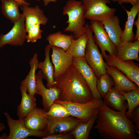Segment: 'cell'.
Here are the masks:
<instances>
[{
    "label": "cell",
    "instance_id": "52a82bcc",
    "mask_svg": "<svg viewBox=\"0 0 139 139\" xmlns=\"http://www.w3.org/2000/svg\"><path fill=\"white\" fill-rule=\"evenodd\" d=\"M89 28L94 33V40L100 48L101 54L105 60L108 57L106 51L109 54L116 55V46L110 39L105 30L102 22L97 21H90Z\"/></svg>",
    "mask_w": 139,
    "mask_h": 139
},
{
    "label": "cell",
    "instance_id": "e575fe53",
    "mask_svg": "<svg viewBox=\"0 0 139 139\" xmlns=\"http://www.w3.org/2000/svg\"><path fill=\"white\" fill-rule=\"evenodd\" d=\"M112 1L114 2H118L119 4L129 3L132 6L139 3V0H112Z\"/></svg>",
    "mask_w": 139,
    "mask_h": 139
},
{
    "label": "cell",
    "instance_id": "cb8c5ba5",
    "mask_svg": "<svg viewBox=\"0 0 139 139\" xmlns=\"http://www.w3.org/2000/svg\"><path fill=\"white\" fill-rule=\"evenodd\" d=\"M127 15V21L121 37V42H133L135 35L133 31V27L135 18L139 12V3L132 6L130 11L125 8Z\"/></svg>",
    "mask_w": 139,
    "mask_h": 139
},
{
    "label": "cell",
    "instance_id": "83f0119b",
    "mask_svg": "<svg viewBox=\"0 0 139 139\" xmlns=\"http://www.w3.org/2000/svg\"><path fill=\"white\" fill-rule=\"evenodd\" d=\"M98 114L86 123L80 121L75 126L70 133L75 139H88L90 131L96 121Z\"/></svg>",
    "mask_w": 139,
    "mask_h": 139
},
{
    "label": "cell",
    "instance_id": "484cf974",
    "mask_svg": "<svg viewBox=\"0 0 139 139\" xmlns=\"http://www.w3.org/2000/svg\"><path fill=\"white\" fill-rule=\"evenodd\" d=\"M88 39V35L86 32L76 39L73 38L69 48L66 52L74 58L85 57Z\"/></svg>",
    "mask_w": 139,
    "mask_h": 139
},
{
    "label": "cell",
    "instance_id": "836d02e7",
    "mask_svg": "<svg viewBox=\"0 0 139 139\" xmlns=\"http://www.w3.org/2000/svg\"><path fill=\"white\" fill-rule=\"evenodd\" d=\"M131 121L135 123L137 133L139 132V106H137L133 111L130 118Z\"/></svg>",
    "mask_w": 139,
    "mask_h": 139
},
{
    "label": "cell",
    "instance_id": "2e32d148",
    "mask_svg": "<svg viewBox=\"0 0 139 139\" xmlns=\"http://www.w3.org/2000/svg\"><path fill=\"white\" fill-rule=\"evenodd\" d=\"M106 72L112 79L114 87L123 92H127L139 88L124 74L113 66L107 64Z\"/></svg>",
    "mask_w": 139,
    "mask_h": 139
},
{
    "label": "cell",
    "instance_id": "d6a6232c",
    "mask_svg": "<svg viewBox=\"0 0 139 139\" xmlns=\"http://www.w3.org/2000/svg\"><path fill=\"white\" fill-rule=\"evenodd\" d=\"M74 138L70 132L55 133L42 137V139H73Z\"/></svg>",
    "mask_w": 139,
    "mask_h": 139
},
{
    "label": "cell",
    "instance_id": "3957f363",
    "mask_svg": "<svg viewBox=\"0 0 139 139\" xmlns=\"http://www.w3.org/2000/svg\"><path fill=\"white\" fill-rule=\"evenodd\" d=\"M85 10L81 1L69 0L63 8V14L67 15L68 25L64 31L72 33L74 39H76L85 32Z\"/></svg>",
    "mask_w": 139,
    "mask_h": 139
},
{
    "label": "cell",
    "instance_id": "4dcf8cb0",
    "mask_svg": "<svg viewBox=\"0 0 139 139\" xmlns=\"http://www.w3.org/2000/svg\"><path fill=\"white\" fill-rule=\"evenodd\" d=\"M46 115L55 118H63L71 116L66 107L62 105L54 102L50 106Z\"/></svg>",
    "mask_w": 139,
    "mask_h": 139
},
{
    "label": "cell",
    "instance_id": "d6986e66",
    "mask_svg": "<svg viewBox=\"0 0 139 139\" xmlns=\"http://www.w3.org/2000/svg\"><path fill=\"white\" fill-rule=\"evenodd\" d=\"M103 98V102L114 110L126 111L128 108L127 103L121 91L114 87L106 93Z\"/></svg>",
    "mask_w": 139,
    "mask_h": 139
},
{
    "label": "cell",
    "instance_id": "1f68e13d",
    "mask_svg": "<svg viewBox=\"0 0 139 139\" xmlns=\"http://www.w3.org/2000/svg\"><path fill=\"white\" fill-rule=\"evenodd\" d=\"M26 40L28 42H36L42 38L43 30L40 28V25L36 24L30 27L26 30Z\"/></svg>",
    "mask_w": 139,
    "mask_h": 139
},
{
    "label": "cell",
    "instance_id": "7a4b0ae2",
    "mask_svg": "<svg viewBox=\"0 0 139 139\" xmlns=\"http://www.w3.org/2000/svg\"><path fill=\"white\" fill-rule=\"evenodd\" d=\"M54 86L60 90L58 100L84 103L93 98L84 78L72 65L59 77L54 80Z\"/></svg>",
    "mask_w": 139,
    "mask_h": 139
},
{
    "label": "cell",
    "instance_id": "6da1fadb",
    "mask_svg": "<svg viewBox=\"0 0 139 139\" xmlns=\"http://www.w3.org/2000/svg\"><path fill=\"white\" fill-rule=\"evenodd\" d=\"M126 111L114 110L103 101L93 128L105 139H137L135 126L126 116Z\"/></svg>",
    "mask_w": 139,
    "mask_h": 139
},
{
    "label": "cell",
    "instance_id": "277c9868",
    "mask_svg": "<svg viewBox=\"0 0 139 139\" xmlns=\"http://www.w3.org/2000/svg\"><path fill=\"white\" fill-rule=\"evenodd\" d=\"M102 100L92 99L84 103H77L67 101L56 100L54 102L65 106L71 116L79 119L81 121L86 123L97 114Z\"/></svg>",
    "mask_w": 139,
    "mask_h": 139
},
{
    "label": "cell",
    "instance_id": "5b68a950",
    "mask_svg": "<svg viewBox=\"0 0 139 139\" xmlns=\"http://www.w3.org/2000/svg\"><path fill=\"white\" fill-rule=\"evenodd\" d=\"M85 27L88 39L85 50V57L98 79L101 75L107 73V64L104 60L98 46L94 40L93 32L90 29L88 23H85Z\"/></svg>",
    "mask_w": 139,
    "mask_h": 139
},
{
    "label": "cell",
    "instance_id": "ffe728a7",
    "mask_svg": "<svg viewBox=\"0 0 139 139\" xmlns=\"http://www.w3.org/2000/svg\"><path fill=\"white\" fill-rule=\"evenodd\" d=\"M20 89L22 98L20 104L18 106L17 115L19 119H23L36 107V99L34 95H30L26 88L21 85Z\"/></svg>",
    "mask_w": 139,
    "mask_h": 139
},
{
    "label": "cell",
    "instance_id": "d590c367",
    "mask_svg": "<svg viewBox=\"0 0 139 139\" xmlns=\"http://www.w3.org/2000/svg\"><path fill=\"white\" fill-rule=\"evenodd\" d=\"M137 15V19L136 21H134V24L136 26V33L134 39V41L139 39V13Z\"/></svg>",
    "mask_w": 139,
    "mask_h": 139
},
{
    "label": "cell",
    "instance_id": "ab89813d",
    "mask_svg": "<svg viewBox=\"0 0 139 139\" xmlns=\"http://www.w3.org/2000/svg\"><path fill=\"white\" fill-rule=\"evenodd\" d=\"M24 0L25 1H26L27 0ZM37 0V1H40V0Z\"/></svg>",
    "mask_w": 139,
    "mask_h": 139
},
{
    "label": "cell",
    "instance_id": "ac0fdd59",
    "mask_svg": "<svg viewBox=\"0 0 139 139\" xmlns=\"http://www.w3.org/2000/svg\"><path fill=\"white\" fill-rule=\"evenodd\" d=\"M116 56L121 60L139 62V39L134 42H121L116 46Z\"/></svg>",
    "mask_w": 139,
    "mask_h": 139
},
{
    "label": "cell",
    "instance_id": "9a60e30c",
    "mask_svg": "<svg viewBox=\"0 0 139 139\" xmlns=\"http://www.w3.org/2000/svg\"><path fill=\"white\" fill-rule=\"evenodd\" d=\"M46 111L36 107L24 119L26 127L36 132H45L47 125Z\"/></svg>",
    "mask_w": 139,
    "mask_h": 139
},
{
    "label": "cell",
    "instance_id": "44dd1931",
    "mask_svg": "<svg viewBox=\"0 0 139 139\" xmlns=\"http://www.w3.org/2000/svg\"><path fill=\"white\" fill-rule=\"evenodd\" d=\"M102 23L112 42L116 46L119 45L121 42L123 30L118 17L114 15Z\"/></svg>",
    "mask_w": 139,
    "mask_h": 139
},
{
    "label": "cell",
    "instance_id": "74e56055",
    "mask_svg": "<svg viewBox=\"0 0 139 139\" xmlns=\"http://www.w3.org/2000/svg\"><path fill=\"white\" fill-rule=\"evenodd\" d=\"M20 4V6H21L23 5H30V3L26 2L24 0H16Z\"/></svg>",
    "mask_w": 139,
    "mask_h": 139
},
{
    "label": "cell",
    "instance_id": "4fadbf2b",
    "mask_svg": "<svg viewBox=\"0 0 139 139\" xmlns=\"http://www.w3.org/2000/svg\"><path fill=\"white\" fill-rule=\"evenodd\" d=\"M43 79L42 72L40 70L36 74V93L41 96L44 109L47 112L55 100L59 99L60 91L55 86L46 88L43 84Z\"/></svg>",
    "mask_w": 139,
    "mask_h": 139
},
{
    "label": "cell",
    "instance_id": "8fae6325",
    "mask_svg": "<svg viewBox=\"0 0 139 139\" xmlns=\"http://www.w3.org/2000/svg\"><path fill=\"white\" fill-rule=\"evenodd\" d=\"M72 65L80 72L86 81L94 99L102 100L97 88L98 79L85 57L74 58Z\"/></svg>",
    "mask_w": 139,
    "mask_h": 139
},
{
    "label": "cell",
    "instance_id": "8992f818",
    "mask_svg": "<svg viewBox=\"0 0 139 139\" xmlns=\"http://www.w3.org/2000/svg\"><path fill=\"white\" fill-rule=\"evenodd\" d=\"M84 6L85 19L92 21H104L115 15L116 9L110 8L107 4L112 0H82Z\"/></svg>",
    "mask_w": 139,
    "mask_h": 139
},
{
    "label": "cell",
    "instance_id": "9c48e42d",
    "mask_svg": "<svg viewBox=\"0 0 139 139\" xmlns=\"http://www.w3.org/2000/svg\"><path fill=\"white\" fill-rule=\"evenodd\" d=\"M108 65L113 66L139 86V66L133 60H123L116 56L109 54L106 60Z\"/></svg>",
    "mask_w": 139,
    "mask_h": 139
},
{
    "label": "cell",
    "instance_id": "4316f807",
    "mask_svg": "<svg viewBox=\"0 0 139 139\" xmlns=\"http://www.w3.org/2000/svg\"><path fill=\"white\" fill-rule=\"evenodd\" d=\"M73 38L72 35L66 34L58 31L49 34L47 37L46 40L51 46L60 48L66 51L69 48Z\"/></svg>",
    "mask_w": 139,
    "mask_h": 139
},
{
    "label": "cell",
    "instance_id": "603a6c76",
    "mask_svg": "<svg viewBox=\"0 0 139 139\" xmlns=\"http://www.w3.org/2000/svg\"><path fill=\"white\" fill-rule=\"evenodd\" d=\"M39 62L38 55L37 53H35L29 63L30 67V71L25 78L21 83V85L25 87L28 93L32 95H34L36 94V71L38 68Z\"/></svg>",
    "mask_w": 139,
    "mask_h": 139
},
{
    "label": "cell",
    "instance_id": "d4e9b609",
    "mask_svg": "<svg viewBox=\"0 0 139 139\" xmlns=\"http://www.w3.org/2000/svg\"><path fill=\"white\" fill-rule=\"evenodd\" d=\"M1 11L3 15L13 24L20 18L19 3L16 0H1Z\"/></svg>",
    "mask_w": 139,
    "mask_h": 139
},
{
    "label": "cell",
    "instance_id": "f35d334b",
    "mask_svg": "<svg viewBox=\"0 0 139 139\" xmlns=\"http://www.w3.org/2000/svg\"><path fill=\"white\" fill-rule=\"evenodd\" d=\"M5 129V127L4 124L2 122L0 123V132L3 130ZM0 139H2V137H0Z\"/></svg>",
    "mask_w": 139,
    "mask_h": 139
},
{
    "label": "cell",
    "instance_id": "7c38bea8",
    "mask_svg": "<svg viewBox=\"0 0 139 139\" xmlns=\"http://www.w3.org/2000/svg\"><path fill=\"white\" fill-rule=\"evenodd\" d=\"M47 125L45 132L47 136L52 134L70 132L81 121L71 116L63 118H55L47 116Z\"/></svg>",
    "mask_w": 139,
    "mask_h": 139
},
{
    "label": "cell",
    "instance_id": "f1b7e54d",
    "mask_svg": "<svg viewBox=\"0 0 139 139\" xmlns=\"http://www.w3.org/2000/svg\"><path fill=\"white\" fill-rule=\"evenodd\" d=\"M121 92L127 101L128 110L125 114L129 119L133 111L139 105V88L127 92Z\"/></svg>",
    "mask_w": 139,
    "mask_h": 139
},
{
    "label": "cell",
    "instance_id": "7402d4cb",
    "mask_svg": "<svg viewBox=\"0 0 139 139\" xmlns=\"http://www.w3.org/2000/svg\"><path fill=\"white\" fill-rule=\"evenodd\" d=\"M51 46L48 44L45 49V58L43 62H39L38 68L42 73L43 78L47 81L46 87L49 88L54 86V68L51 63L49 57V53Z\"/></svg>",
    "mask_w": 139,
    "mask_h": 139
},
{
    "label": "cell",
    "instance_id": "8d00e7d4",
    "mask_svg": "<svg viewBox=\"0 0 139 139\" xmlns=\"http://www.w3.org/2000/svg\"><path fill=\"white\" fill-rule=\"evenodd\" d=\"M57 0H43L44 5L45 6H46L51 2H56Z\"/></svg>",
    "mask_w": 139,
    "mask_h": 139
},
{
    "label": "cell",
    "instance_id": "e0dca14e",
    "mask_svg": "<svg viewBox=\"0 0 139 139\" xmlns=\"http://www.w3.org/2000/svg\"><path fill=\"white\" fill-rule=\"evenodd\" d=\"M20 6L24 18L26 31L33 25L39 24L45 25L48 22V18L38 5L32 7L23 5Z\"/></svg>",
    "mask_w": 139,
    "mask_h": 139
},
{
    "label": "cell",
    "instance_id": "ba28073f",
    "mask_svg": "<svg viewBox=\"0 0 139 139\" xmlns=\"http://www.w3.org/2000/svg\"><path fill=\"white\" fill-rule=\"evenodd\" d=\"M27 34L24 18L22 13L20 19L8 32L0 34V48L7 45L15 46H22L26 40Z\"/></svg>",
    "mask_w": 139,
    "mask_h": 139
},
{
    "label": "cell",
    "instance_id": "30bf717a",
    "mask_svg": "<svg viewBox=\"0 0 139 139\" xmlns=\"http://www.w3.org/2000/svg\"><path fill=\"white\" fill-rule=\"evenodd\" d=\"M4 114L6 118L10 130L7 139H23L31 136L42 138L47 136L45 132H34L28 129L25 126L24 119H14L8 112H5Z\"/></svg>",
    "mask_w": 139,
    "mask_h": 139
},
{
    "label": "cell",
    "instance_id": "5bb4252c",
    "mask_svg": "<svg viewBox=\"0 0 139 139\" xmlns=\"http://www.w3.org/2000/svg\"><path fill=\"white\" fill-rule=\"evenodd\" d=\"M51 57L54 68V80L59 77L72 65L73 57L63 49L52 46Z\"/></svg>",
    "mask_w": 139,
    "mask_h": 139
},
{
    "label": "cell",
    "instance_id": "f546056e",
    "mask_svg": "<svg viewBox=\"0 0 139 139\" xmlns=\"http://www.w3.org/2000/svg\"><path fill=\"white\" fill-rule=\"evenodd\" d=\"M97 84V90L102 98L114 85L112 78L107 73L101 75L98 79Z\"/></svg>",
    "mask_w": 139,
    "mask_h": 139
}]
</instances>
